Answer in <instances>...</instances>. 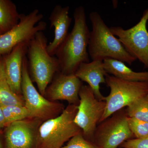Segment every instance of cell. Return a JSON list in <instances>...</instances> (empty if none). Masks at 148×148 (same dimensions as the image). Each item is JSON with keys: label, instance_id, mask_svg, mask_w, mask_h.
<instances>
[{"label": "cell", "instance_id": "obj_1", "mask_svg": "<svg viewBox=\"0 0 148 148\" xmlns=\"http://www.w3.org/2000/svg\"><path fill=\"white\" fill-rule=\"evenodd\" d=\"M73 17V29L55 55L59 61L61 72L67 75L75 74L81 64L90 62L88 46L90 32L84 8L81 6L75 9Z\"/></svg>", "mask_w": 148, "mask_h": 148}, {"label": "cell", "instance_id": "obj_2", "mask_svg": "<svg viewBox=\"0 0 148 148\" xmlns=\"http://www.w3.org/2000/svg\"><path fill=\"white\" fill-rule=\"evenodd\" d=\"M89 18L92 29L89 34L88 52L92 61L111 58L131 65L137 60L113 34L98 12H90Z\"/></svg>", "mask_w": 148, "mask_h": 148}, {"label": "cell", "instance_id": "obj_3", "mask_svg": "<svg viewBox=\"0 0 148 148\" xmlns=\"http://www.w3.org/2000/svg\"><path fill=\"white\" fill-rule=\"evenodd\" d=\"M47 45L43 32H38L29 42L26 55L30 77L43 96L55 74L61 71L58 58L49 55Z\"/></svg>", "mask_w": 148, "mask_h": 148}, {"label": "cell", "instance_id": "obj_4", "mask_svg": "<svg viewBox=\"0 0 148 148\" xmlns=\"http://www.w3.org/2000/svg\"><path fill=\"white\" fill-rule=\"evenodd\" d=\"M77 106L69 105L58 116L40 126L37 141L40 148H60L82 130L74 122Z\"/></svg>", "mask_w": 148, "mask_h": 148}, {"label": "cell", "instance_id": "obj_5", "mask_svg": "<svg viewBox=\"0 0 148 148\" xmlns=\"http://www.w3.org/2000/svg\"><path fill=\"white\" fill-rule=\"evenodd\" d=\"M106 79V84L110 92L104 97L106 109L100 123L148 94V82L128 81L109 74Z\"/></svg>", "mask_w": 148, "mask_h": 148}, {"label": "cell", "instance_id": "obj_6", "mask_svg": "<svg viewBox=\"0 0 148 148\" xmlns=\"http://www.w3.org/2000/svg\"><path fill=\"white\" fill-rule=\"evenodd\" d=\"M128 116L123 108L100 123L92 143L98 148H117L127 140L135 138L128 125Z\"/></svg>", "mask_w": 148, "mask_h": 148}, {"label": "cell", "instance_id": "obj_7", "mask_svg": "<svg viewBox=\"0 0 148 148\" xmlns=\"http://www.w3.org/2000/svg\"><path fill=\"white\" fill-rule=\"evenodd\" d=\"M43 18L36 9L27 14H21L18 24L0 35V56L7 55L21 43H29L38 32L45 31L47 24L41 21Z\"/></svg>", "mask_w": 148, "mask_h": 148}, {"label": "cell", "instance_id": "obj_8", "mask_svg": "<svg viewBox=\"0 0 148 148\" xmlns=\"http://www.w3.org/2000/svg\"><path fill=\"white\" fill-rule=\"evenodd\" d=\"M79 95V104L74 121L81 130L84 138L92 142L95 129L105 112L106 102L97 99L88 85H83Z\"/></svg>", "mask_w": 148, "mask_h": 148}, {"label": "cell", "instance_id": "obj_9", "mask_svg": "<svg viewBox=\"0 0 148 148\" xmlns=\"http://www.w3.org/2000/svg\"><path fill=\"white\" fill-rule=\"evenodd\" d=\"M21 88L24 106L31 117L48 120L64 110L63 105L49 101L36 90L29 75L27 55L23 61Z\"/></svg>", "mask_w": 148, "mask_h": 148}, {"label": "cell", "instance_id": "obj_10", "mask_svg": "<svg viewBox=\"0 0 148 148\" xmlns=\"http://www.w3.org/2000/svg\"><path fill=\"white\" fill-rule=\"evenodd\" d=\"M148 8L145 11L140 21L134 27L124 29L120 27L110 28L111 32L118 39L128 52L148 69Z\"/></svg>", "mask_w": 148, "mask_h": 148}, {"label": "cell", "instance_id": "obj_11", "mask_svg": "<svg viewBox=\"0 0 148 148\" xmlns=\"http://www.w3.org/2000/svg\"><path fill=\"white\" fill-rule=\"evenodd\" d=\"M51 82L45 95L51 101L64 100L69 105L78 106L79 93L83 84L82 81L75 74L67 75L60 71L55 74Z\"/></svg>", "mask_w": 148, "mask_h": 148}, {"label": "cell", "instance_id": "obj_12", "mask_svg": "<svg viewBox=\"0 0 148 148\" xmlns=\"http://www.w3.org/2000/svg\"><path fill=\"white\" fill-rule=\"evenodd\" d=\"M29 43H21L3 56L5 79L11 89L21 95L22 67Z\"/></svg>", "mask_w": 148, "mask_h": 148}, {"label": "cell", "instance_id": "obj_13", "mask_svg": "<svg viewBox=\"0 0 148 148\" xmlns=\"http://www.w3.org/2000/svg\"><path fill=\"white\" fill-rule=\"evenodd\" d=\"M69 6L62 7L60 5H56L49 18L50 28L54 27V38L47 47L48 52L51 56H55L56 51L69 34L72 19L69 16Z\"/></svg>", "mask_w": 148, "mask_h": 148}, {"label": "cell", "instance_id": "obj_14", "mask_svg": "<svg viewBox=\"0 0 148 148\" xmlns=\"http://www.w3.org/2000/svg\"><path fill=\"white\" fill-rule=\"evenodd\" d=\"M108 74L104 69L103 61L95 60L81 64L75 75L82 81L87 83L97 99L104 101L105 96L100 91V85L101 83L106 84V77Z\"/></svg>", "mask_w": 148, "mask_h": 148}, {"label": "cell", "instance_id": "obj_15", "mask_svg": "<svg viewBox=\"0 0 148 148\" xmlns=\"http://www.w3.org/2000/svg\"><path fill=\"white\" fill-rule=\"evenodd\" d=\"M5 132L7 148H31L34 132L30 124L23 120L14 122L7 126Z\"/></svg>", "mask_w": 148, "mask_h": 148}, {"label": "cell", "instance_id": "obj_16", "mask_svg": "<svg viewBox=\"0 0 148 148\" xmlns=\"http://www.w3.org/2000/svg\"><path fill=\"white\" fill-rule=\"evenodd\" d=\"M103 63L107 73L114 77L128 81L148 82V72L134 71L124 62L116 59H105Z\"/></svg>", "mask_w": 148, "mask_h": 148}, {"label": "cell", "instance_id": "obj_17", "mask_svg": "<svg viewBox=\"0 0 148 148\" xmlns=\"http://www.w3.org/2000/svg\"><path fill=\"white\" fill-rule=\"evenodd\" d=\"M21 14L10 0H0V33L8 32L18 24Z\"/></svg>", "mask_w": 148, "mask_h": 148}, {"label": "cell", "instance_id": "obj_18", "mask_svg": "<svg viewBox=\"0 0 148 148\" xmlns=\"http://www.w3.org/2000/svg\"><path fill=\"white\" fill-rule=\"evenodd\" d=\"M24 99L11 89L5 78L0 81V107L24 106Z\"/></svg>", "mask_w": 148, "mask_h": 148}, {"label": "cell", "instance_id": "obj_19", "mask_svg": "<svg viewBox=\"0 0 148 148\" xmlns=\"http://www.w3.org/2000/svg\"><path fill=\"white\" fill-rule=\"evenodd\" d=\"M129 117L148 122V94L126 107Z\"/></svg>", "mask_w": 148, "mask_h": 148}, {"label": "cell", "instance_id": "obj_20", "mask_svg": "<svg viewBox=\"0 0 148 148\" xmlns=\"http://www.w3.org/2000/svg\"><path fill=\"white\" fill-rule=\"evenodd\" d=\"M1 108L2 110L6 126L14 122L31 117L29 111L25 106H10Z\"/></svg>", "mask_w": 148, "mask_h": 148}, {"label": "cell", "instance_id": "obj_21", "mask_svg": "<svg viewBox=\"0 0 148 148\" xmlns=\"http://www.w3.org/2000/svg\"><path fill=\"white\" fill-rule=\"evenodd\" d=\"M129 127L135 138L141 139L148 136V122L128 117Z\"/></svg>", "mask_w": 148, "mask_h": 148}, {"label": "cell", "instance_id": "obj_22", "mask_svg": "<svg viewBox=\"0 0 148 148\" xmlns=\"http://www.w3.org/2000/svg\"><path fill=\"white\" fill-rule=\"evenodd\" d=\"M60 148H98L92 142L86 140L82 132L75 135L69 140L66 145Z\"/></svg>", "mask_w": 148, "mask_h": 148}, {"label": "cell", "instance_id": "obj_23", "mask_svg": "<svg viewBox=\"0 0 148 148\" xmlns=\"http://www.w3.org/2000/svg\"><path fill=\"white\" fill-rule=\"evenodd\" d=\"M120 147L121 148H148V136L141 139L133 138L127 140Z\"/></svg>", "mask_w": 148, "mask_h": 148}, {"label": "cell", "instance_id": "obj_24", "mask_svg": "<svg viewBox=\"0 0 148 148\" xmlns=\"http://www.w3.org/2000/svg\"><path fill=\"white\" fill-rule=\"evenodd\" d=\"M5 78L4 59L3 56H0V81Z\"/></svg>", "mask_w": 148, "mask_h": 148}, {"label": "cell", "instance_id": "obj_25", "mask_svg": "<svg viewBox=\"0 0 148 148\" xmlns=\"http://www.w3.org/2000/svg\"><path fill=\"white\" fill-rule=\"evenodd\" d=\"M5 126H6L5 120L3 114L2 110L0 107V129Z\"/></svg>", "mask_w": 148, "mask_h": 148}, {"label": "cell", "instance_id": "obj_26", "mask_svg": "<svg viewBox=\"0 0 148 148\" xmlns=\"http://www.w3.org/2000/svg\"><path fill=\"white\" fill-rule=\"evenodd\" d=\"M0 148H1V142H0Z\"/></svg>", "mask_w": 148, "mask_h": 148}, {"label": "cell", "instance_id": "obj_27", "mask_svg": "<svg viewBox=\"0 0 148 148\" xmlns=\"http://www.w3.org/2000/svg\"><path fill=\"white\" fill-rule=\"evenodd\" d=\"M1 35V33H0V35Z\"/></svg>", "mask_w": 148, "mask_h": 148}]
</instances>
